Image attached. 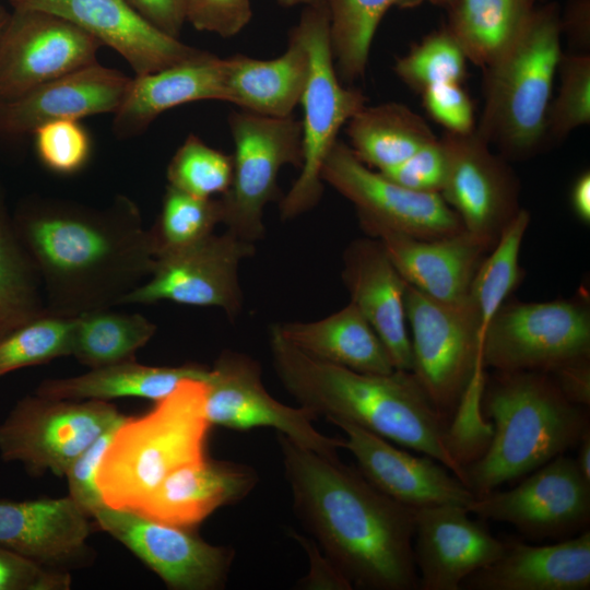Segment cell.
I'll list each match as a JSON object with an SVG mask.
<instances>
[{"instance_id": "1", "label": "cell", "mask_w": 590, "mask_h": 590, "mask_svg": "<svg viewBox=\"0 0 590 590\" xmlns=\"http://www.w3.org/2000/svg\"><path fill=\"white\" fill-rule=\"evenodd\" d=\"M12 221L39 272L47 315L76 317L119 305L155 264L150 229L127 197L105 209L31 197Z\"/></svg>"}, {"instance_id": "2", "label": "cell", "mask_w": 590, "mask_h": 590, "mask_svg": "<svg viewBox=\"0 0 590 590\" xmlns=\"http://www.w3.org/2000/svg\"><path fill=\"white\" fill-rule=\"evenodd\" d=\"M297 518L353 588L418 589L414 509L375 487L358 469L278 434Z\"/></svg>"}, {"instance_id": "3", "label": "cell", "mask_w": 590, "mask_h": 590, "mask_svg": "<svg viewBox=\"0 0 590 590\" xmlns=\"http://www.w3.org/2000/svg\"><path fill=\"white\" fill-rule=\"evenodd\" d=\"M269 343L276 377L299 406L429 456L467 485L450 421L412 371L367 374L318 361L286 341L276 323Z\"/></svg>"}, {"instance_id": "4", "label": "cell", "mask_w": 590, "mask_h": 590, "mask_svg": "<svg viewBox=\"0 0 590 590\" xmlns=\"http://www.w3.org/2000/svg\"><path fill=\"white\" fill-rule=\"evenodd\" d=\"M484 406L494 422L493 436L465 468L467 486L475 496L565 453L590 429L586 408L570 402L546 373L498 371Z\"/></svg>"}, {"instance_id": "5", "label": "cell", "mask_w": 590, "mask_h": 590, "mask_svg": "<svg viewBox=\"0 0 590 590\" xmlns=\"http://www.w3.org/2000/svg\"><path fill=\"white\" fill-rule=\"evenodd\" d=\"M205 381L186 379L148 413L125 417L97 473L105 505L134 511L170 473L208 457Z\"/></svg>"}, {"instance_id": "6", "label": "cell", "mask_w": 590, "mask_h": 590, "mask_svg": "<svg viewBox=\"0 0 590 590\" xmlns=\"http://www.w3.org/2000/svg\"><path fill=\"white\" fill-rule=\"evenodd\" d=\"M558 5L535 7L514 42L484 68L475 130L506 156L524 157L545 140V119L562 56Z\"/></svg>"}, {"instance_id": "7", "label": "cell", "mask_w": 590, "mask_h": 590, "mask_svg": "<svg viewBox=\"0 0 590 590\" xmlns=\"http://www.w3.org/2000/svg\"><path fill=\"white\" fill-rule=\"evenodd\" d=\"M294 27L307 49L309 70L299 102L304 107L302 169L281 200L283 220L300 215L320 200L323 162L338 140L341 127L366 105V97L359 90L344 86L339 80L330 44L328 9L305 7Z\"/></svg>"}, {"instance_id": "8", "label": "cell", "mask_w": 590, "mask_h": 590, "mask_svg": "<svg viewBox=\"0 0 590 590\" xmlns=\"http://www.w3.org/2000/svg\"><path fill=\"white\" fill-rule=\"evenodd\" d=\"M235 145L233 179L221 196L227 231L256 243L264 236L263 210L279 198L278 178L285 165L302 166V122L246 110L228 117Z\"/></svg>"}, {"instance_id": "9", "label": "cell", "mask_w": 590, "mask_h": 590, "mask_svg": "<svg viewBox=\"0 0 590 590\" xmlns=\"http://www.w3.org/2000/svg\"><path fill=\"white\" fill-rule=\"evenodd\" d=\"M590 356V314L576 300L503 305L481 341L483 366L498 371H539Z\"/></svg>"}, {"instance_id": "10", "label": "cell", "mask_w": 590, "mask_h": 590, "mask_svg": "<svg viewBox=\"0 0 590 590\" xmlns=\"http://www.w3.org/2000/svg\"><path fill=\"white\" fill-rule=\"evenodd\" d=\"M122 416L109 401L34 392L19 400L0 423V457L20 462L32 475L48 471L64 476L75 458Z\"/></svg>"}, {"instance_id": "11", "label": "cell", "mask_w": 590, "mask_h": 590, "mask_svg": "<svg viewBox=\"0 0 590 590\" xmlns=\"http://www.w3.org/2000/svg\"><path fill=\"white\" fill-rule=\"evenodd\" d=\"M405 312L412 373L450 421L482 363L479 316L470 300L459 305L439 302L408 283Z\"/></svg>"}, {"instance_id": "12", "label": "cell", "mask_w": 590, "mask_h": 590, "mask_svg": "<svg viewBox=\"0 0 590 590\" xmlns=\"http://www.w3.org/2000/svg\"><path fill=\"white\" fill-rule=\"evenodd\" d=\"M255 251L253 243L229 231L222 235L213 233L193 245L158 255L151 275L119 305L170 300L217 307L235 319L243 308L239 263Z\"/></svg>"}, {"instance_id": "13", "label": "cell", "mask_w": 590, "mask_h": 590, "mask_svg": "<svg viewBox=\"0 0 590 590\" xmlns=\"http://www.w3.org/2000/svg\"><path fill=\"white\" fill-rule=\"evenodd\" d=\"M173 590H216L225 586L234 550L212 545L192 531L139 512L102 505L92 516Z\"/></svg>"}, {"instance_id": "14", "label": "cell", "mask_w": 590, "mask_h": 590, "mask_svg": "<svg viewBox=\"0 0 590 590\" xmlns=\"http://www.w3.org/2000/svg\"><path fill=\"white\" fill-rule=\"evenodd\" d=\"M204 409L211 425L237 430L271 427L329 458L339 457L338 449L342 448V439L316 429L314 413L275 400L263 386L258 362L243 353L225 350L210 368Z\"/></svg>"}, {"instance_id": "15", "label": "cell", "mask_w": 590, "mask_h": 590, "mask_svg": "<svg viewBox=\"0 0 590 590\" xmlns=\"http://www.w3.org/2000/svg\"><path fill=\"white\" fill-rule=\"evenodd\" d=\"M321 179L354 204L358 220L426 239L465 231L439 192L414 191L370 170L342 140L329 151Z\"/></svg>"}, {"instance_id": "16", "label": "cell", "mask_w": 590, "mask_h": 590, "mask_svg": "<svg viewBox=\"0 0 590 590\" xmlns=\"http://www.w3.org/2000/svg\"><path fill=\"white\" fill-rule=\"evenodd\" d=\"M103 45L49 12L12 9L0 36V97L10 102L37 86L97 62Z\"/></svg>"}, {"instance_id": "17", "label": "cell", "mask_w": 590, "mask_h": 590, "mask_svg": "<svg viewBox=\"0 0 590 590\" xmlns=\"http://www.w3.org/2000/svg\"><path fill=\"white\" fill-rule=\"evenodd\" d=\"M440 142L447 158L440 194L465 232L488 249L519 210L516 179L475 128L463 133L446 131Z\"/></svg>"}, {"instance_id": "18", "label": "cell", "mask_w": 590, "mask_h": 590, "mask_svg": "<svg viewBox=\"0 0 590 590\" xmlns=\"http://www.w3.org/2000/svg\"><path fill=\"white\" fill-rule=\"evenodd\" d=\"M533 472L511 489L475 496L468 510L536 538L562 535L588 523L590 482L575 459L563 453Z\"/></svg>"}, {"instance_id": "19", "label": "cell", "mask_w": 590, "mask_h": 590, "mask_svg": "<svg viewBox=\"0 0 590 590\" xmlns=\"http://www.w3.org/2000/svg\"><path fill=\"white\" fill-rule=\"evenodd\" d=\"M12 9L58 15L116 50L135 75L182 63L205 51L188 46L145 20L126 0H9Z\"/></svg>"}, {"instance_id": "20", "label": "cell", "mask_w": 590, "mask_h": 590, "mask_svg": "<svg viewBox=\"0 0 590 590\" xmlns=\"http://www.w3.org/2000/svg\"><path fill=\"white\" fill-rule=\"evenodd\" d=\"M460 505L414 509L413 553L418 589L459 590L467 577L504 552V542Z\"/></svg>"}, {"instance_id": "21", "label": "cell", "mask_w": 590, "mask_h": 590, "mask_svg": "<svg viewBox=\"0 0 590 590\" xmlns=\"http://www.w3.org/2000/svg\"><path fill=\"white\" fill-rule=\"evenodd\" d=\"M346 438L357 469L380 492L412 509L453 504L468 509L475 495L434 458L415 456L368 430L346 422H332Z\"/></svg>"}, {"instance_id": "22", "label": "cell", "mask_w": 590, "mask_h": 590, "mask_svg": "<svg viewBox=\"0 0 590 590\" xmlns=\"http://www.w3.org/2000/svg\"><path fill=\"white\" fill-rule=\"evenodd\" d=\"M358 221L370 237L380 241L409 285L439 302H469L472 278L487 249L468 232L426 239L376 222Z\"/></svg>"}, {"instance_id": "23", "label": "cell", "mask_w": 590, "mask_h": 590, "mask_svg": "<svg viewBox=\"0 0 590 590\" xmlns=\"http://www.w3.org/2000/svg\"><path fill=\"white\" fill-rule=\"evenodd\" d=\"M88 518L70 496L0 498V546L45 567L69 571L91 559Z\"/></svg>"}, {"instance_id": "24", "label": "cell", "mask_w": 590, "mask_h": 590, "mask_svg": "<svg viewBox=\"0 0 590 590\" xmlns=\"http://www.w3.org/2000/svg\"><path fill=\"white\" fill-rule=\"evenodd\" d=\"M342 278L351 303L384 343L394 369L412 371L405 312L406 282L380 241L368 237L350 243L343 255Z\"/></svg>"}, {"instance_id": "25", "label": "cell", "mask_w": 590, "mask_h": 590, "mask_svg": "<svg viewBox=\"0 0 590 590\" xmlns=\"http://www.w3.org/2000/svg\"><path fill=\"white\" fill-rule=\"evenodd\" d=\"M131 80L118 70L95 62L44 83L5 102L2 138L32 133L51 120H80L97 114H115Z\"/></svg>"}, {"instance_id": "26", "label": "cell", "mask_w": 590, "mask_h": 590, "mask_svg": "<svg viewBox=\"0 0 590 590\" xmlns=\"http://www.w3.org/2000/svg\"><path fill=\"white\" fill-rule=\"evenodd\" d=\"M258 480L256 470L247 464L206 457L170 473L134 511L193 528L216 509L244 499Z\"/></svg>"}, {"instance_id": "27", "label": "cell", "mask_w": 590, "mask_h": 590, "mask_svg": "<svg viewBox=\"0 0 590 590\" xmlns=\"http://www.w3.org/2000/svg\"><path fill=\"white\" fill-rule=\"evenodd\" d=\"M469 590H587L590 532L563 542L531 545L504 542L502 556L464 579Z\"/></svg>"}, {"instance_id": "28", "label": "cell", "mask_w": 590, "mask_h": 590, "mask_svg": "<svg viewBox=\"0 0 590 590\" xmlns=\"http://www.w3.org/2000/svg\"><path fill=\"white\" fill-rule=\"evenodd\" d=\"M210 99H227L225 60L205 51L192 60L135 75L115 113L113 129L117 138H132L168 109Z\"/></svg>"}, {"instance_id": "29", "label": "cell", "mask_w": 590, "mask_h": 590, "mask_svg": "<svg viewBox=\"0 0 590 590\" xmlns=\"http://www.w3.org/2000/svg\"><path fill=\"white\" fill-rule=\"evenodd\" d=\"M224 60L226 102L261 116H292L309 70L308 52L295 27L288 34L287 49L278 58L234 55Z\"/></svg>"}, {"instance_id": "30", "label": "cell", "mask_w": 590, "mask_h": 590, "mask_svg": "<svg viewBox=\"0 0 590 590\" xmlns=\"http://www.w3.org/2000/svg\"><path fill=\"white\" fill-rule=\"evenodd\" d=\"M276 327L286 341L318 361L367 374L394 370L384 343L351 302L320 320Z\"/></svg>"}, {"instance_id": "31", "label": "cell", "mask_w": 590, "mask_h": 590, "mask_svg": "<svg viewBox=\"0 0 590 590\" xmlns=\"http://www.w3.org/2000/svg\"><path fill=\"white\" fill-rule=\"evenodd\" d=\"M210 369L199 365L148 366L134 361L116 363L70 378L42 381L35 393L54 399L102 400L144 398L158 401L184 380H208Z\"/></svg>"}, {"instance_id": "32", "label": "cell", "mask_w": 590, "mask_h": 590, "mask_svg": "<svg viewBox=\"0 0 590 590\" xmlns=\"http://www.w3.org/2000/svg\"><path fill=\"white\" fill-rule=\"evenodd\" d=\"M346 125L354 155L378 172L403 162L438 139L421 116L396 102L365 105Z\"/></svg>"}, {"instance_id": "33", "label": "cell", "mask_w": 590, "mask_h": 590, "mask_svg": "<svg viewBox=\"0 0 590 590\" xmlns=\"http://www.w3.org/2000/svg\"><path fill=\"white\" fill-rule=\"evenodd\" d=\"M539 0H455L445 26L467 60L483 69L519 35Z\"/></svg>"}, {"instance_id": "34", "label": "cell", "mask_w": 590, "mask_h": 590, "mask_svg": "<svg viewBox=\"0 0 590 590\" xmlns=\"http://www.w3.org/2000/svg\"><path fill=\"white\" fill-rule=\"evenodd\" d=\"M45 315L39 272L16 234L0 189V338Z\"/></svg>"}, {"instance_id": "35", "label": "cell", "mask_w": 590, "mask_h": 590, "mask_svg": "<svg viewBox=\"0 0 590 590\" xmlns=\"http://www.w3.org/2000/svg\"><path fill=\"white\" fill-rule=\"evenodd\" d=\"M155 332L156 326L141 314L92 310L75 317L71 355L91 368L134 361Z\"/></svg>"}, {"instance_id": "36", "label": "cell", "mask_w": 590, "mask_h": 590, "mask_svg": "<svg viewBox=\"0 0 590 590\" xmlns=\"http://www.w3.org/2000/svg\"><path fill=\"white\" fill-rule=\"evenodd\" d=\"M404 0H327L330 44L339 78L353 83L366 70L371 42L387 11Z\"/></svg>"}, {"instance_id": "37", "label": "cell", "mask_w": 590, "mask_h": 590, "mask_svg": "<svg viewBox=\"0 0 590 590\" xmlns=\"http://www.w3.org/2000/svg\"><path fill=\"white\" fill-rule=\"evenodd\" d=\"M530 214L518 212L502 229L491 255L479 264L469 288V300L479 316L480 345L485 330L519 280V255Z\"/></svg>"}, {"instance_id": "38", "label": "cell", "mask_w": 590, "mask_h": 590, "mask_svg": "<svg viewBox=\"0 0 590 590\" xmlns=\"http://www.w3.org/2000/svg\"><path fill=\"white\" fill-rule=\"evenodd\" d=\"M222 220L221 199L197 197L168 185L160 215L150 228L155 257L204 239Z\"/></svg>"}, {"instance_id": "39", "label": "cell", "mask_w": 590, "mask_h": 590, "mask_svg": "<svg viewBox=\"0 0 590 590\" xmlns=\"http://www.w3.org/2000/svg\"><path fill=\"white\" fill-rule=\"evenodd\" d=\"M75 317L45 315L0 338V377L72 354Z\"/></svg>"}, {"instance_id": "40", "label": "cell", "mask_w": 590, "mask_h": 590, "mask_svg": "<svg viewBox=\"0 0 590 590\" xmlns=\"http://www.w3.org/2000/svg\"><path fill=\"white\" fill-rule=\"evenodd\" d=\"M169 186L187 193L213 198L224 194L233 179V157L189 134L167 166Z\"/></svg>"}, {"instance_id": "41", "label": "cell", "mask_w": 590, "mask_h": 590, "mask_svg": "<svg viewBox=\"0 0 590 590\" xmlns=\"http://www.w3.org/2000/svg\"><path fill=\"white\" fill-rule=\"evenodd\" d=\"M467 58L444 27L426 36L406 55L398 58L394 72L410 88L423 93L429 86L459 82L467 72Z\"/></svg>"}, {"instance_id": "42", "label": "cell", "mask_w": 590, "mask_h": 590, "mask_svg": "<svg viewBox=\"0 0 590 590\" xmlns=\"http://www.w3.org/2000/svg\"><path fill=\"white\" fill-rule=\"evenodd\" d=\"M557 73L560 84L547 108L545 139L559 141L590 121V56L562 54Z\"/></svg>"}, {"instance_id": "43", "label": "cell", "mask_w": 590, "mask_h": 590, "mask_svg": "<svg viewBox=\"0 0 590 590\" xmlns=\"http://www.w3.org/2000/svg\"><path fill=\"white\" fill-rule=\"evenodd\" d=\"M32 133L37 156L50 172L72 175L87 164L92 142L79 120H51L38 126Z\"/></svg>"}, {"instance_id": "44", "label": "cell", "mask_w": 590, "mask_h": 590, "mask_svg": "<svg viewBox=\"0 0 590 590\" xmlns=\"http://www.w3.org/2000/svg\"><path fill=\"white\" fill-rule=\"evenodd\" d=\"M125 415L109 426L71 463L64 476L68 480L69 496L91 517L104 505L97 486V473L111 438L125 420Z\"/></svg>"}, {"instance_id": "45", "label": "cell", "mask_w": 590, "mask_h": 590, "mask_svg": "<svg viewBox=\"0 0 590 590\" xmlns=\"http://www.w3.org/2000/svg\"><path fill=\"white\" fill-rule=\"evenodd\" d=\"M378 173L404 188L440 193L447 174V158L440 139L423 145L403 162Z\"/></svg>"}, {"instance_id": "46", "label": "cell", "mask_w": 590, "mask_h": 590, "mask_svg": "<svg viewBox=\"0 0 590 590\" xmlns=\"http://www.w3.org/2000/svg\"><path fill=\"white\" fill-rule=\"evenodd\" d=\"M186 21L196 30L228 38L250 22V0H186Z\"/></svg>"}, {"instance_id": "47", "label": "cell", "mask_w": 590, "mask_h": 590, "mask_svg": "<svg viewBox=\"0 0 590 590\" xmlns=\"http://www.w3.org/2000/svg\"><path fill=\"white\" fill-rule=\"evenodd\" d=\"M69 571L37 564L0 546V590H68Z\"/></svg>"}, {"instance_id": "48", "label": "cell", "mask_w": 590, "mask_h": 590, "mask_svg": "<svg viewBox=\"0 0 590 590\" xmlns=\"http://www.w3.org/2000/svg\"><path fill=\"white\" fill-rule=\"evenodd\" d=\"M422 96L428 115L446 131L463 133L475 128L473 104L461 83L436 84L426 88Z\"/></svg>"}, {"instance_id": "49", "label": "cell", "mask_w": 590, "mask_h": 590, "mask_svg": "<svg viewBox=\"0 0 590 590\" xmlns=\"http://www.w3.org/2000/svg\"><path fill=\"white\" fill-rule=\"evenodd\" d=\"M163 33L179 38L186 22V0H126Z\"/></svg>"}, {"instance_id": "50", "label": "cell", "mask_w": 590, "mask_h": 590, "mask_svg": "<svg viewBox=\"0 0 590 590\" xmlns=\"http://www.w3.org/2000/svg\"><path fill=\"white\" fill-rule=\"evenodd\" d=\"M552 377L563 394L573 403L588 408L590 404V364L582 358L566 364L553 373Z\"/></svg>"}, {"instance_id": "51", "label": "cell", "mask_w": 590, "mask_h": 590, "mask_svg": "<svg viewBox=\"0 0 590 590\" xmlns=\"http://www.w3.org/2000/svg\"><path fill=\"white\" fill-rule=\"evenodd\" d=\"M560 28L574 45L589 48V0H571L560 17Z\"/></svg>"}, {"instance_id": "52", "label": "cell", "mask_w": 590, "mask_h": 590, "mask_svg": "<svg viewBox=\"0 0 590 590\" xmlns=\"http://www.w3.org/2000/svg\"><path fill=\"white\" fill-rule=\"evenodd\" d=\"M571 208L577 217L586 224L590 222V174L583 172L575 180L570 192Z\"/></svg>"}, {"instance_id": "53", "label": "cell", "mask_w": 590, "mask_h": 590, "mask_svg": "<svg viewBox=\"0 0 590 590\" xmlns=\"http://www.w3.org/2000/svg\"><path fill=\"white\" fill-rule=\"evenodd\" d=\"M578 456L575 462L586 481L590 482V429L578 441Z\"/></svg>"}, {"instance_id": "54", "label": "cell", "mask_w": 590, "mask_h": 590, "mask_svg": "<svg viewBox=\"0 0 590 590\" xmlns=\"http://www.w3.org/2000/svg\"><path fill=\"white\" fill-rule=\"evenodd\" d=\"M280 5L290 8L298 4L314 8H327V0H276ZM328 9V8H327Z\"/></svg>"}, {"instance_id": "55", "label": "cell", "mask_w": 590, "mask_h": 590, "mask_svg": "<svg viewBox=\"0 0 590 590\" xmlns=\"http://www.w3.org/2000/svg\"><path fill=\"white\" fill-rule=\"evenodd\" d=\"M9 14L10 12L3 5L0 4V36L8 21ZM4 105H5V102L0 97V138H2L1 125H2V115H3Z\"/></svg>"}, {"instance_id": "56", "label": "cell", "mask_w": 590, "mask_h": 590, "mask_svg": "<svg viewBox=\"0 0 590 590\" xmlns=\"http://www.w3.org/2000/svg\"><path fill=\"white\" fill-rule=\"evenodd\" d=\"M452 1L455 0H404L402 8H413L418 4H422L423 2H429L432 4L441 5L446 8Z\"/></svg>"}, {"instance_id": "57", "label": "cell", "mask_w": 590, "mask_h": 590, "mask_svg": "<svg viewBox=\"0 0 590 590\" xmlns=\"http://www.w3.org/2000/svg\"><path fill=\"white\" fill-rule=\"evenodd\" d=\"M539 1L545 2V1H547V0H539Z\"/></svg>"}]
</instances>
